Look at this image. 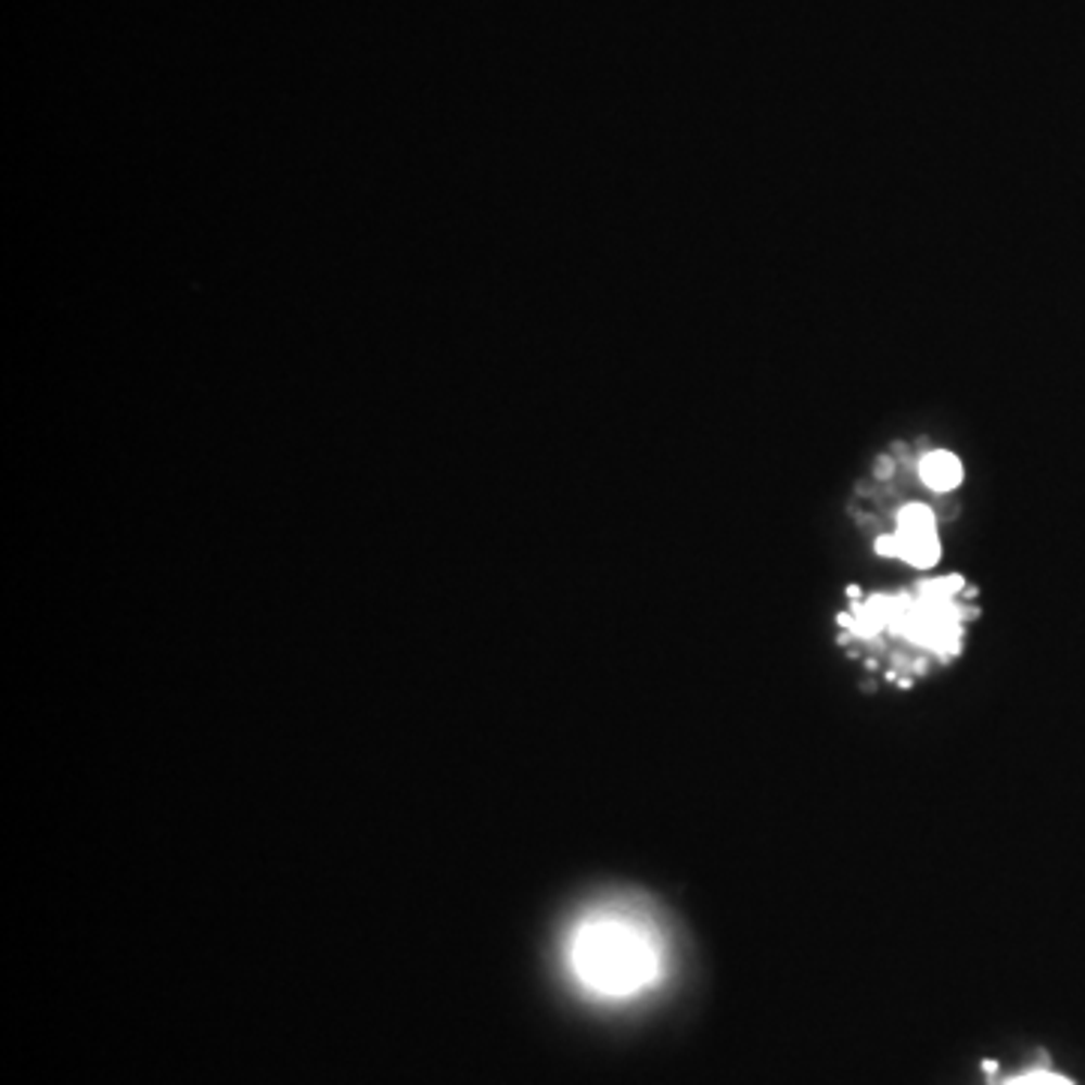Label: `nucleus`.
Segmentation results:
<instances>
[{"mask_svg": "<svg viewBox=\"0 0 1085 1085\" xmlns=\"http://www.w3.org/2000/svg\"><path fill=\"white\" fill-rule=\"evenodd\" d=\"M1007 1085H1073V1083L1071 1080H1064V1076H1058V1073L1034 1071L1025 1073V1076H1017V1080H1010Z\"/></svg>", "mask_w": 1085, "mask_h": 1085, "instance_id": "4", "label": "nucleus"}, {"mask_svg": "<svg viewBox=\"0 0 1085 1085\" xmlns=\"http://www.w3.org/2000/svg\"><path fill=\"white\" fill-rule=\"evenodd\" d=\"M570 968L597 995L624 998L661 974V947L646 922L624 910H597L570 935Z\"/></svg>", "mask_w": 1085, "mask_h": 1085, "instance_id": "2", "label": "nucleus"}, {"mask_svg": "<svg viewBox=\"0 0 1085 1085\" xmlns=\"http://www.w3.org/2000/svg\"><path fill=\"white\" fill-rule=\"evenodd\" d=\"M851 610L841 612V642L866 654L868 666H883L886 678L908 685L962 651L974 622L976 591L965 576L917 579L898 591L863 595L851 588Z\"/></svg>", "mask_w": 1085, "mask_h": 1085, "instance_id": "1", "label": "nucleus"}, {"mask_svg": "<svg viewBox=\"0 0 1085 1085\" xmlns=\"http://www.w3.org/2000/svg\"><path fill=\"white\" fill-rule=\"evenodd\" d=\"M875 552L914 570L935 567L941 558V513L935 503L920 498L898 501L893 513L883 515Z\"/></svg>", "mask_w": 1085, "mask_h": 1085, "instance_id": "3", "label": "nucleus"}]
</instances>
